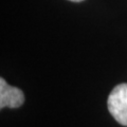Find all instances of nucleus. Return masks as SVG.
<instances>
[{
  "instance_id": "2",
  "label": "nucleus",
  "mask_w": 127,
  "mask_h": 127,
  "mask_svg": "<svg viewBox=\"0 0 127 127\" xmlns=\"http://www.w3.org/2000/svg\"><path fill=\"white\" fill-rule=\"evenodd\" d=\"M25 102V95L23 92L16 88L10 86L4 81V78L0 79V107L1 109L5 107L10 108H17L20 107Z\"/></svg>"
},
{
  "instance_id": "1",
  "label": "nucleus",
  "mask_w": 127,
  "mask_h": 127,
  "mask_svg": "<svg viewBox=\"0 0 127 127\" xmlns=\"http://www.w3.org/2000/svg\"><path fill=\"white\" fill-rule=\"evenodd\" d=\"M107 106L110 114L118 123L127 126V84H120L112 89Z\"/></svg>"
},
{
  "instance_id": "3",
  "label": "nucleus",
  "mask_w": 127,
  "mask_h": 127,
  "mask_svg": "<svg viewBox=\"0 0 127 127\" xmlns=\"http://www.w3.org/2000/svg\"><path fill=\"white\" fill-rule=\"evenodd\" d=\"M70 1H73V2H81V1H84V0H70Z\"/></svg>"
}]
</instances>
